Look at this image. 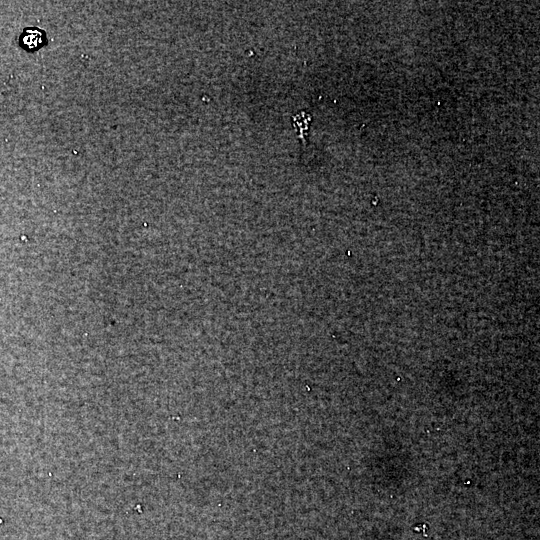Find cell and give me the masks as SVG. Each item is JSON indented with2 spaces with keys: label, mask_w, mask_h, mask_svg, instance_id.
Wrapping results in <instances>:
<instances>
[{
  "label": "cell",
  "mask_w": 540,
  "mask_h": 540,
  "mask_svg": "<svg viewBox=\"0 0 540 540\" xmlns=\"http://www.w3.org/2000/svg\"><path fill=\"white\" fill-rule=\"evenodd\" d=\"M20 45L27 51L38 50L47 42L45 32L39 28H26L20 37Z\"/></svg>",
  "instance_id": "6da1fadb"
}]
</instances>
